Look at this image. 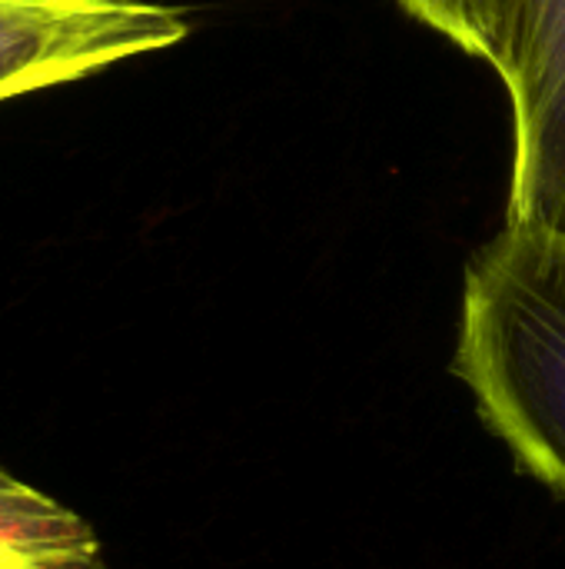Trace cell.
<instances>
[{
	"label": "cell",
	"instance_id": "cell-1",
	"mask_svg": "<svg viewBox=\"0 0 565 569\" xmlns=\"http://www.w3.org/2000/svg\"><path fill=\"white\" fill-rule=\"evenodd\" d=\"M453 373L519 470L565 500V233L506 223L470 260Z\"/></svg>",
	"mask_w": 565,
	"mask_h": 569
},
{
	"label": "cell",
	"instance_id": "cell-2",
	"mask_svg": "<svg viewBox=\"0 0 565 569\" xmlns=\"http://www.w3.org/2000/svg\"><path fill=\"white\" fill-rule=\"evenodd\" d=\"M186 37V13L160 0H0V103L87 80Z\"/></svg>",
	"mask_w": 565,
	"mask_h": 569
},
{
	"label": "cell",
	"instance_id": "cell-3",
	"mask_svg": "<svg viewBox=\"0 0 565 569\" xmlns=\"http://www.w3.org/2000/svg\"><path fill=\"white\" fill-rule=\"evenodd\" d=\"M493 70L513 107L506 223L565 233V0H506Z\"/></svg>",
	"mask_w": 565,
	"mask_h": 569
},
{
	"label": "cell",
	"instance_id": "cell-4",
	"mask_svg": "<svg viewBox=\"0 0 565 569\" xmlns=\"http://www.w3.org/2000/svg\"><path fill=\"white\" fill-rule=\"evenodd\" d=\"M0 569H110L93 527L0 467Z\"/></svg>",
	"mask_w": 565,
	"mask_h": 569
},
{
	"label": "cell",
	"instance_id": "cell-5",
	"mask_svg": "<svg viewBox=\"0 0 565 569\" xmlns=\"http://www.w3.org/2000/svg\"><path fill=\"white\" fill-rule=\"evenodd\" d=\"M400 7L420 23L453 40L463 53L500 63L506 0H400Z\"/></svg>",
	"mask_w": 565,
	"mask_h": 569
}]
</instances>
